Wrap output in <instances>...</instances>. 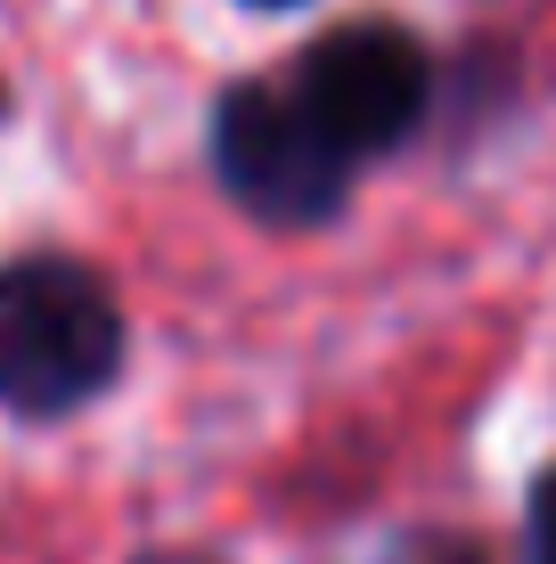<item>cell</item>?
<instances>
[{
  "label": "cell",
  "instance_id": "6da1fadb",
  "mask_svg": "<svg viewBox=\"0 0 556 564\" xmlns=\"http://www.w3.org/2000/svg\"><path fill=\"white\" fill-rule=\"evenodd\" d=\"M123 360V311L83 262L33 254L0 270V401L25 417H66L107 393Z\"/></svg>",
  "mask_w": 556,
  "mask_h": 564
},
{
  "label": "cell",
  "instance_id": "7a4b0ae2",
  "mask_svg": "<svg viewBox=\"0 0 556 564\" xmlns=\"http://www.w3.org/2000/svg\"><path fill=\"white\" fill-rule=\"evenodd\" d=\"M434 99V66L426 50L410 42L385 17H360V25H336L303 50L295 66V107L319 123L344 164L352 155H385L417 131V115Z\"/></svg>",
  "mask_w": 556,
  "mask_h": 564
},
{
  "label": "cell",
  "instance_id": "3957f363",
  "mask_svg": "<svg viewBox=\"0 0 556 564\" xmlns=\"http://www.w3.org/2000/svg\"><path fill=\"white\" fill-rule=\"evenodd\" d=\"M214 164L229 197L262 221H328L344 205V155L319 140V123L295 107V90L238 83L214 115Z\"/></svg>",
  "mask_w": 556,
  "mask_h": 564
},
{
  "label": "cell",
  "instance_id": "277c9868",
  "mask_svg": "<svg viewBox=\"0 0 556 564\" xmlns=\"http://www.w3.org/2000/svg\"><path fill=\"white\" fill-rule=\"evenodd\" d=\"M532 556L556 564V466L541 475V491H532Z\"/></svg>",
  "mask_w": 556,
  "mask_h": 564
},
{
  "label": "cell",
  "instance_id": "5b68a950",
  "mask_svg": "<svg viewBox=\"0 0 556 564\" xmlns=\"http://www.w3.org/2000/svg\"><path fill=\"white\" fill-rule=\"evenodd\" d=\"M417 564H483L475 549H434V556H417Z\"/></svg>",
  "mask_w": 556,
  "mask_h": 564
},
{
  "label": "cell",
  "instance_id": "8992f818",
  "mask_svg": "<svg viewBox=\"0 0 556 564\" xmlns=\"http://www.w3.org/2000/svg\"><path fill=\"white\" fill-rule=\"evenodd\" d=\"M262 9H279V0H262Z\"/></svg>",
  "mask_w": 556,
  "mask_h": 564
}]
</instances>
